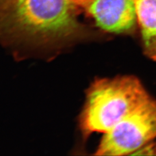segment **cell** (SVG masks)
<instances>
[{"mask_svg": "<svg viewBox=\"0 0 156 156\" xmlns=\"http://www.w3.org/2000/svg\"><path fill=\"white\" fill-rule=\"evenodd\" d=\"M78 0H0V44L58 52L94 35L80 19Z\"/></svg>", "mask_w": 156, "mask_h": 156, "instance_id": "6da1fadb", "label": "cell"}, {"mask_svg": "<svg viewBox=\"0 0 156 156\" xmlns=\"http://www.w3.org/2000/svg\"><path fill=\"white\" fill-rule=\"evenodd\" d=\"M150 98L133 76L96 80L87 90L80 116L83 137L86 140L94 133L107 132Z\"/></svg>", "mask_w": 156, "mask_h": 156, "instance_id": "7a4b0ae2", "label": "cell"}, {"mask_svg": "<svg viewBox=\"0 0 156 156\" xmlns=\"http://www.w3.org/2000/svg\"><path fill=\"white\" fill-rule=\"evenodd\" d=\"M104 134L95 155L133 154L156 137V100L150 98Z\"/></svg>", "mask_w": 156, "mask_h": 156, "instance_id": "3957f363", "label": "cell"}, {"mask_svg": "<svg viewBox=\"0 0 156 156\" xmlns=\"http://www.w3.org/2000/svg\"><path fill=\"white\" fill-rule=\"evenodd\" d=\"M84 14L99 30L129 33L137 23L135 0H78Z\"/></svg>", "mask_w": 156, "mask_h": 156, "instance_id": "277c9868", "label": "cell"}, {"mask_svg": "<svg viewBox=\"0 0 156 156\" xmlns=\"http://www.w3.org/2000/svg\"><path fill=\"white\" fill-rule=\"evenodd\" d=\"M144 54L156 62V0H135Z\"/></svg>", "mask_w": 156, "mask_h": 156, "instance_id": "5b68a950", "label": "cell"}]
</instances>
